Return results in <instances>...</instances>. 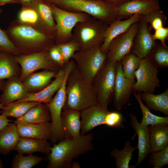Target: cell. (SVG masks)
<instances>
[{"label": "cell", "instance_id": "obj_47", "mask_svg": "<svg viewBox=\"0 0 168 168\" xmlns=\"http://www.w3.org/2000/svg\"><path fill=\"white\" fill-rule=\"evenodd\" d=\"M35 0H18L19 4L22 5H30L32 4Z\"/></svg>", "mask_w": 168, "mask_h": 168}, {"label": "cell", "instance_id": "obj_8", "mask_svg": "<svg viewBox=\"0 0 168 168\" xmlns=\"http://www.w3.org/2000/svg\"><path fill=\"white\" fill-rule=\"evenodd\" d=\"M56 23L55 44H58L72 40V31L79 22L86 21L91 16L85 13L73 12L60 9L51 4Z\"/></svg>", "mask_w": 168, "mask_h": 168}, {"label": "cell", "instance_id": "obj_2", "mask_svg": "<svg viewBox=\"0 0 168 168\" xmlns=\"http://www.w3.org/2000/svg\"><path fill=\"white\" fill-rule=\"evenodd\" d=\"M92 134H80L74 138H65L54 145L48 155L49 168L71 167L73 160L93 148Z\"/></svg>", "mask_w": 168, "mask_h": 168}, {"label": "cell", "instance_id": "obj_25", "mask_svg": "<svg viewBox=\"0 0 168 168\" xmlns=\"http://www.w3.org/2000/svg\"><path fill=\"white\" fill-rule=\"evenodd\" d=\"M150 153L159 152L168 145V124L148 126Z\"/></svg>", "mask_w": 168, "mask_h": 168}, {"label": "cell", "instance_id": "obj_34", "mask_svg": "<svg viewBox=\"0 0 168 168\" xmlns=\"http://www.w3.org/2000/svg\"><path fill=\"white\" fill-rule=\"evenodd\" d=\"M141 59L135 54L129 53L120 61L124 76L133 84L135 83L134 72L138 68Z\"/></svg>", "mask_w": 168, "mask_h": 168}, {"label": "cell", "instance_id": "obj_4", "mask_svg": "<svg viewBox=\"0 0 168 168\" xmlns=\"http://www.w3.org/2000/svg\"><path fill=\"white\" fill-rule=\"evenodd\" d=\"M63 10L85 13L109 25L119 19L115 6L101 0H44Z\"/></svg>", "mask_w": 168, "mask_h": 168}, {"label": "cell", "instance_id": "obj_13", "mask_svg": "<svg viewBox=\"0 0 168 168\" xmlns=\"http://www.w3.org/2000/svg\"><path fill=\"white\" fill-rule=\"evenodd\" d=\"M148 24L143 16L139 21L132 49L133 53L141 59L147 57L156 45V40L150 32Z\"/></svg>", "mask_w": 168, "mask_h": 168}, {"label": "cell", "instance_id": "obj_32", "mask_svg": "<svg viewBox=\"0 0 168 168\" xmlns=\"http://www.w3.org/2000/svg\"><path fill=\"white\" fill-rule=\"evenodd\" d=\"M133 95L138 101L142 114L140 124L146 126L159 124H168V117H162L152 114L149 109L144 105L141 98V92H133Z\"/></svg>", "mask_w": 168, "mask_h": 168}, {"label": "cell", "instance_id": "obj_33", "mask_svg": "<svg viewBox=\"0 0 168 168\" xmlns=\"http://www.w3.org/2000/svg\"><path fill=\"white\" fill-rule=\"evenodd\" d=\"M17 20L24 24L40 31L39 15L36 9L31 5L22 6L18 14Z\"/></svg>", "mask_w": 168, "mask_h": 168}, {"label": "cell", "instance_id": "obj_23", "mask_svg": "<svg viewBox=\"0 0 168 168\" xmlns=\"http://www.w3.org/2000/svg\"><path fill=\"white\" fill-rule=\"evenodd\" d=\"M51 147L47 140L21 137L14 150L22 154L39 152L49 155Z\"/></svg>", "mask_w": 168, "mask_h": 168}, {"label": "cell", "instance_id": "obj_45", "mask_svg": "<svg viewBox=\"0 0 168 168\" xmlns=\"http://www.w3.org/2000/svg\"><path fill=\"white\" fill-rule=\"evenodd\" d=\"M4 114H0V130L4 128L11 121Z\"/></svg>", "mask_w": 168, "mask_h": 168}, {"label": "cell", "instance_id": "obj_28", "mask_svg": "<svg viewBox=\"0 0 168 168\" xmlns=\"http://www.w3.org/2000/svg\"><path fill=\"white\" fill-rule=\"evenodd\" d=\"M58 72L45 70L32 73L24 80L22 84L28 91L42 89L51 82V79L55 77Z\"/></svg>", "mask_w": 168, "mask_h": 168}, {"label": "cell", "instance_id": "obj_46", "mask_svg": "<svg viewBox=\"0 0 168 168\" xmlns=\"http://www.w3.org/2000/svg\"><path fill=\"white\" fill-rule=\"evenodd\" d=\"M114 6L118 5L130 0H101Z\"/></svg>", "mask_w": 168, "mask_h": 168}, {"label": "cell", "instance_id": "obj_49", "mask_svg": "<svg viewBox=\"0 0 168 168\" xmlns=\"http://www.w3.org/2000/svg\"><path fill=\"white\" fill-rule=\"evenodd\" d=\"M71 167L72 168H80V166L79 163L74 162L72 163Z\"/></svg>", "mask_w": 168, "mask_h": 168}, {"label": "cell", "instance_id": "obj_6", "mask_svg": "<svg viewBox=\"0 0 168 168\" xmlns=\"http://www.w3.org/2000/svg\"><path fill=\"white\" fill-rule=\"evenodd\" d=\"M117 63L106 60L91 83L96 93L97 105L105 110H108V106L113 96Z\"/></svg>", "mask_w": 168, "mask_h": 168}, {"label": "cell", "instance_id": "obj_41", "mask_svg": "<svg viewBox=\"0 0 168 168\" xmlns=\"http://www.w3.org/2000/svg\"><path fill=\"white\" fill-rule=\"evenodd\" d=\"M123 119L122 115L119 112L109 111L105 116L104 124L113 128H124Z\"/></svg>", "mask_w": 168, "mask_h": 168}, {"label": "cell", "instance_id": "obj_20", "mask_svg": "<svg viewBox=\"0 0 168 168\" xmlns=\"http://www.w3.org/2000/svg\"><path fill=\"white\" fill-rule=\"evenodd\" d=\"M131 126L138 136V158L136 166L143 162L150 153L148 126L142 125L136 115L130 114Z\"/></svg>", "mask_w": 168, "mask_h": 168}, {"label": "cell", "instance_id": "obj_54", "mask_svg": "<svg viewBox=\"0 0 168 168\" xmlns=\"http://www.w3.org/2000/svg\"></svg>", "mask_w": 168, "mask_h": 168}, {"label": "cell", "instance_id": "obj_38", "mask_svg": "<svg viewBox=\"0 0 168 168\" xmlns=\"http://www.w3.org/2000/svg\"><path fill=\"white\" fill-rule=\"evenodd\" d=\"M151 153L148 162L154 168H162L168 164V145L159 152Z\"/></svg>", "mask_w": 168, "mask_h": 168}, {"label": "cell", "instance_id": "obj_16", "mask_svg": "<svg viewBox=\"0 0 168 168\" xmlns=\"http://www.w3.org/2000/svg\"><path fill=\"white\" fill-rule=\"evenodd\" d=\"M37 11L39 16L40 31L54 40L56 23L51 4L44 0H35L31 5Z\"/></svg>", "mask_w": 168, "mask_h": 168}, {"label": "cell", "instance_id": "obj_9", "mask_svg": "<svg viewBox=\"0 0 168 168\" xmlns=\"http://www.w3.org/2000/svg\"><path fill=\"white\" fill-rule=\"evenodd\" d=\"M83 78L92 83L106 60V54L100 47L81 49L76 52L72 58Z\"/></svg>", "mask_w": 168, "mask_h": 168}, {"label": "cell", "instance_id": "obj_18", "mask_svg": "<svg viewBox=\"0 0 168 168\" xmlns=\"http://www.w3.org/2000/svg\"><path fill=\"white\" fill-rule=\"evenodd\" d=\"M143 16L135 14L124 20L116 19L109 24L106 30L104 41L100 47L101 51L106 54L112 40L125 32L133 24L139 21Z\"/></svg>", "mask_w": 168, "mask_h": 168}, {"label": "cell", "instance_id": "obj_14", "mask_svg": "<svg viewBox=\"0 0 168 168\" xmlns=\"http://www.w3.org/2000/svg\"><path fill=\"white\" fill-rule=\"evenodd\" d=\"M115 6L119 19L127 18L135 14L144 16L152 11L161 9L158 1L130 0Z\"/></svg>", "mask_w": 168, "mask_h": 168}, {"label": "cell", "instance_id": "obj_26", "mask_svg": "<svg viewBox=\"0 0 168 168\" xmlns=\"http://www.w3.org/2000/svg\"><path fill=\"white\" fill-rule=\"evenodd\" d=\"M0 102L4 105L25 98L29 92L19 80H12L4 85Z\"/></svg>", "mask_w": 168, "mask_h": 168}, {"label": "cell", "instance_id": "obj_40", "mask_svg": "<svg viewBox=\"0 0 168 168\" xmlns=\"http://www.w3.org/2000/svg\"><path fill=\"white\" fill-rule=\"evenodd\" d=\"M2 12L0 8V13ZM0 50L12 54L19 55L20 53L13 44L5 30H2L0 27Z\"/></svg>", "mask_w": 168, "mask_h": 168}, {"label": "cell", "instance_id": "obj_15", "mask_svg": "<svg viewBox=\"0 0 168 168\" xmlns=\"http://www.w3.org/2000/svg\"><path fill=\"white\" fill-rule=\"evenodd\" d=\"M116 70L114 101L115 107L119 111L129 101L134 84L124 76L120 61L117 63Z\"/></svg>", "mask_w": 168, "mask_h": 168}, {"label": "cell", "instance_id": "obj_17", "mask_svg": "<svg viewBox=\"0 0 168 168\" xmlns=\"http://www.w3.org/2000/svg\"><path fill=\"white\" fill-rule=\"evenodd\" d=\"M65 75V71L62 68L57 72L54 79L40 91L36 93H29L24 99L14 102L32 101L49 103L61 86Z\"/></svg>", "mask_w": 168, "mask_h": 168}, {"label": "cell", "instance_id": "obj_19", "mask_svg": "<svg viewBox=\"0 0 168 168\" xmlns=\"http://www.w3.org/2000/svg\"><path fill=\"white\" fill-rule=\"evenodd\" d=\"M109 111L94 105L81 111V134L87 133L95 127L104 124L105 116Z\"/></svg>", "mask_w": 168, "mask_h": 168}, {"label": "cell", "instance_id": "obj_48", "mask_svg": "<svg viewBox=\"0 0 168 168\" xmlns=\"http://www.w3.org/2000/svg\"><path fill=\"white\" fill-rule=\"evenodd\" d=\"M19 3L18 0H0V6L8 3Z\"/></svg>", "mask_w": 168, "mask_h": 168}, {"label": "cell", "instance_id": "obj_51", "mask_svg": "<svg viewBox=\"0 0 168 168\" xmlns=\"http://www.w3.org/2000/svg\"><path fill=\"white\" fill-rule=\"evenodd\" d=\"M3 168L2 162L1 160H0V168Z\"/></svg>", "mask_w": 168, "mask_h": 168}, {"label": "cell", "instance_id": "obj_35", "mask_svg": "<svg viewBox=\"0 0 168 168\" xmlns=\"http://www.w3.org/2000/svg\"><path fill=\"white\" fill-rule=\"evenodd\" d=\"M43 160L42 157L29 154L24 156L18 153L16 155L12 163V168H31L39 164Z\"/></svg>", "mask_w": 168, "mask_h": 168}, {"label": "cell", "instance_id": "obj_52", "mask_svg": "<svg viewBox=\"0 0 168 168\" xmlns=\"http://www.w3.org/2000/svg\"><path fill=\"white\" fill-rule=\"evenodd\" d=\"M3 52L0 50V58L2 57L3 54Z\"/></svg>", "mask_w": 168, "mask_h": 168}, {"label": "cell", "instance_id": "obj_27", "mask_svg": "<svg viewBox=\"0 0 168 168\" xmlns=\"http://www.w3.org/2000/svg\"><path fill=\"white\" fill-rule=\"evenodd\" d=\"M20 138L15 123H9L1 130L0 154L6 155L14 150Z\"/></svg>", "mask_w": 168, "mask_h": 168}, {"label": "cell", "instance_id": "obj_5", "mask_svg": "<svg viewBox=\"0 0 168 168\" xmlns=\"http://www.w3.org/2000/svg\"><path fill=\"white\" fill-rule=\"evenodd\" d=\"M108 25L91 17L75 26L72 31V40L78 43L81 49L100 47Z\"/></svg>", "mask_w": 168, "mask_h": 168}, {"label": "cell", "instance_id": "obj_39", "mask_svg": "<svg viewBox=\"0 0 168 168\" xmlns=\"http://www.w3.org/2000/svg\"><path fill=\"white\" fill-rule=\"evenodd\" d=\"M57 45L65 63L72 58L76 52L81 49L79 45L73 40Z\"/></svg>", "mask_w": 168, "mask_h": 168}, {"label": "cell", "instance_id": "obj_12", "mask_svg": "<svg viewBox=\"0 0 168 168\" xmlns=\"http://www.w3.org/2000/svg\"><path fill=\"white\" fill-rule=\"evenodd\" d=\"M139 21L133 24L125 32L112 40L106 54L107 61L117 62L130 53L138 30Z\"/></svg>", "mask_w": 168, "mask_h": 168}, {"label": "cell", "instance_id": "obj_11", "mask_svg": "<svg viewBox=\"0 0 168 168\" xmlns=\"http://www.w3.org/2000/svg\"><path fill=\"white\" fill-rule=\"evenodd\" d=\"M158 70L148 57L141 59L140 64L134 72L137 81L133 86L134 92L153 93L160 86Z\"/></svg>", "mask_w": 168, "mask_h": 168}, {"label": "cell", "instance_id": "obj_7", "mask_svg": "<svg viewBox=\"0 0 168 168\" xmlns=\"http://www.w3.org/2000/svg\"><path fill=\"white\" fill-rule=\"evenodd\" d=\"M73 68L74 66L71 63H67L64 66L63 69L65 71V75L62 84L50 102L46 104L51 120L52 130L50 140L54 143L58 142L65 138L61 123V115L66 100L67 77Z\"/></svg>", "mask_w": 168, "mask_h": 168}, {"label": "cell", "instance_id": "obj_10", "mask_svg": "<svg viewBox=\"0 0 168 168\" xmlns=\"http://www.w3.org/2000/svg\"><path fill=\"white\" fill-rule=\"evenodd\" d=\"M13 57L15 61L19 63L21 68L20 77L21 80H24L35 71L41 69L58 71L62 68L50 59L48 50L17 55Z\"/></svg>", "mask_w": 168, "mask_h": 168}, {"label": "cell", "instance_id": "obj_44", "mask_svg": "<svg viewBox=\"0 0 168 168\" xmlns=\"http://www.w3.org/2000/svg\"><path fill=\"white\" fill-rule=\"evenodd\" d=\"M153 39L155 40H159L163 45L166 46V41L168 37V28L163 27L155 30L154 34H152Z\"/></svg>", "mask_w": 168, "mask_h": 168}, {"label": "cell", "instance_id": "obj_21", "mask_svg": "<svg viewBox=\"0 0 168 168\" xmlns=\"http://www.w3.org/2000/svg\"><path fill=\"white\" fill-rule=\"evenodd\" d=\"M16 125L21 137L50 139L52 130L51 122L40 124L24 123Z\"/></svg>", "mask_w": 168, "mask_h": 168}, {"label": "cell", "instance_id": "obj_22", "mask_svg": "<svg viewBox=\"0 0 168 168\" xmlns=\"http://www.w3.org/2000/svg\"><path fill=\"white\" fill-rule=\"evenodd\" d=\"M81 111L71 109H63L61 123L65 138H74L80 135Z\"/></svg>", "mask_w": 168, "mask_h": 168}, {"label": "cell", "instance_id": "obj_29", "mask_svg": "<svg viewBox=\"0 0 168 168\" xmlns=\"http://www.w3.org/2000/svg\"><path fill=\"white\" fill-rule=\"evenodd\" d=\"M141 100L146 104L149 109L160 111L165 115H168V89L163 93L155 95L153 93H141Z\"/></svg>", "mask_w": 168, "mask_h": 168}, {"label": "cell", "instance_id": "obj_1", "mask_svg": "<svg viewBox=\"0 0 168 168\" xmlns=\"http://www.w3.org/2000/svg\"><path fill=\"white\" fill-rule=\"evenodd\" d=\"M5 30L13 44L22 54L48 50L55 44L53 39L17 19L13 21Z\"/></svg>", "mask_w": 168, "mask_h": 168}, {"label": "cell", "instance_id": "obj_31", "mask_svg": "<svg viewBox=\"0 0 168 168\" xmlns=\"http://www.w3.org/2000/svg\"><path fill=\"white\" fill-rule=\"evenodd\" d=\"M38 103L32 101L13 102L3 105L0 113L7 117L17 119L23 116L31 108Z\"/></svg>", "mask_w": 168, "mask_h": 168}, {"label": "cell", "instance_id": "obj_42", "mask_svg": "<svg viewBox=\"0 0 168 168\" xmlns=\"http://www.w3.org/2000/svg\"><path fill=\"white\" fill-rule=\"evenodd\" d=\"M153 58L156 63L161 67L168 66V48L161 43L155 51Z\"/></svg>", "mask_w": 168, "mask_h": 168}, {"label": "cell", "instance_id": "obj_43", "mask_svg": "<svg viewBox=\"0 0 168 168\" xmlns=\"http://www.w3.org/2000/svg\"><path fill=\"white\" fill-rule=\"evenodd\" d=\"M50 59L54 63L62 68L66 63L57 44H55L48 50Z\"/></svg>", "mask_w": 168, "mask_h": 168}, {"label": "cell", "instance_id": "obj_36", "mask_svg": "<svg viewBox=\"0 0 168 168\" xmlns=\"http://www.w3.org/2000/svg\"><path fill=\"white\" fill-rule=\"evenodd\" d=\"M12 54L3 52L0 58V81L9 79L15 73L13 56Z\"/></svg>", "mask_w": 168, "mask_h": 168}, {"label": "cell", "instance_id": "obj_53", "mask_svg": "<svg viewBox=\"0 0 168 168\" xmlns=\"http://www.w3.org/2000/svg\"><path fill=\"white\" fill-rule=\"evenodd\" d=\"M144 0L150 1H158V0Z\"/></svg>", "mask_w": 168, "mask_h": 168}, {"label": "cell", "instance_id": "obj_37", "mask_svg": "<svg viewBox=\"0 0 168 168\" xmlns=\"http://www.w3.org/2000/svg\"><path fill=\"white\" fill-rule=\"evenodd\" d=\"M143 17L146 21L150 24V29H152L154 30L160 28L164 27L167 20L164 12L161 9L152 11L143 16Z\"/></svg>", "mask_w": 168, "mask_h": 168}, {"label": "cell", "instance_id": "obj_50", "mask_svg": "<svg viewBox=\"0 0 168 168\" xmlns=\"http://www.w3.org/2000/svg\"><path fill=\"white\" fill-rule=\"evenodd\" d=\"M4 84L2 82V81H0V89H3ZM3 105H2L0 102V108L2 109L3 107Z\"/></svg>", "mask_w": 168, "mask_h": 168}, {"label": "cell", "instance_id": "obj_24", "mask_svg": "<svg viewBox=\"0 0 168 168\" xmlns=\"http://www.w3.org/2000/svg\"><path fill=\"white\" fill-rule=\"evenodd\" d=\"M51 119L50 113L46 104L39 103L31 108L22 117L14 121L16 124L24 123L40 124Z\"/></svg>", "mask_w": 168, "mask_h": 168}, {"label": "cell", "instance_id": "obj_30", "mask_svg": "<svg viewBox=\"0 0 168 168\" xmlns=\"http://www.w3.org/2000/svg\"><path fill=\"white\" fill-rule=\"evenodd\" d=\"M137 148V147L132 146L130 141L127 140L122 149L119 150L117 148L113 149L110 153V155L115 160L116 167L131 168L129 163L133 156V153Z\"/></svg>", "mask_w": 168, "mask_h": 168}, {"label": "cell", "instance_id": "obj_3", "mask_svg": "<svg viewBox=\"0 0 168 168\" xmlns=\"http://www.w3.org/2000/svg\"><path fill=\"white\" fill-rule=\"evenodd\" d=\"M66 94V100L63 109H71L81 111L92 106L97 105L92 83L83 78L76 65L68 76Z\"/></svg>", "mask_w": 168, "mask_h": 168}]
</instances>
